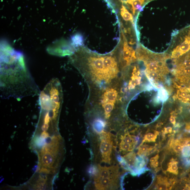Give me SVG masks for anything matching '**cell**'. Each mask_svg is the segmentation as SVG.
Listing matches in <instances>:
<instances>
[{
    "mask_svg": "<svg viewBox=\"0 0 190 190\" xmlns=\"http://www.w3.org/2000/svg\"><path fill=\"white\" fill-rule=\"evenodd\" d=\"M78 70L88 86L89 91L107 87H121L123 71L113 51L105 54L89 51L79 62Z\"/></svg>",
    "mask_w": 190,
    "mask_h": 190,
    "instance_id": "obj_1",
    "label": "cell"
},
{
    "mask_svg": "<svg viewBox=\"0 0 190 190\" xmlns=\"http://www.w3.org/2000/svg\"><path fill=\"white\" fill-rule=\"evenodd\" d=\"M1 55L2 97L19 99L39 95V89L26 67L23 56L13 51L2 52Z\"/></svg>",
    "mask_w": 190,
    "mask_h": 190,
    "instance_id": "obj_2",
    "label": "cell"
},
{
    "mask_svg": "<svg viewBox=\"0 0 190 190\" xmlns=\"http://www.w3.org/2000/svg\"><path fill=\"white\" fill-rule=\"evenodd\" d=\"M99 135L101 140L100 150L102 162L110 164L113 147L111 134L104 131Z\"/></svg>",
    "mask_w": 190,
    "mask_h": 190,
    "instance_id": "obj_3",
    "label": "cell"
},
{
    "mask_svg": "<svg viewBox=\"0 0 190 190\" xmlns=\"http://www.w3.org/2000/svg\"><path fill=\"white\" fill-rule=\"evenodd\" d=\"M118 178L94 177L95 187L98 190H114L118 188Z\"/></svg>",
    "mask_w": 190,
    "mask_h": 190,
    "instance_id": "obj_4",
    "label": "cell"
},
{
    "mask_svg": "<svg viewBox=\"0 0 190 190\" xmlns=\"http://www.w3.org/2000/svg\"><path fill=\"white\" fill-rule=\"evenodd\" d=\"M98 173L94 176L96 178H118L120 176L119 173V167L118 165H112L110 167H102L98 165Z\"/></svg>",
    "mask_w": 190,
    "mask_h": 190,
    "instance_id": "obj_5",
    "label": "cell"
},
{
    "mask_svg": "<svg viewBox=\"0 0 190 190\" xmlns=\"http://www.w3.org/2000/svg\"><path fill=\"white\" fill-rule=\"evenodd\" d=\"M39 156L40 163L42 165L43 167L50 169L54 168L53 167V165L55 161V157L51 153L48 152Z\"/></svg>",
    "mask_w": 190,
    "mask_h": 190,
    "instance_id": "obj_6",
    "label": "cell"
},
{
    "mask_svg": "<svg viewBox=\"0 0 190 190\" xmlns=\"http://www.w3.org/2000/svg\"><path fill=\"white\" fill-rule=\"evenodd\" d=\"M107 123L105 121L100 118H94L92 123V126L94 131L98 134L104 131Z\"/></svg>",
    "mask_w": 190,
    "mask_h": 190,
    "instance_id": "obj_7",
    "label": "cell"
},
{
    "mask_svg": "<svg viewBox=\"0 0 190 190\" xmlns=\"http://www.w3.org/2000/svg\"><path fill=\"white\" fill-rule=\"evenodd\" d=\"M123 158L131 169L130 171L132 172V169L134 167L137 158L134 152H130L125 155Z\"/></svg>",
    "mask_w": 190,
    "mask_h": 190,
    "instance_id": "obj_8",
    "label": "cell"
},
{
    "mask_svg": "<svg viewBox=\"0 0 190 190\" xmlns=\"http://www.w3.org/2000/svg\"><path fill=\"white\" fill-rule=\"evenodd\" d=\"M177 164L178 162L172 159L171 161L169 163L167 171L170 173L177 175L178 174Z\"/></svg>",
    "mask_w": 190,
    "mask_h": 190,
    "instance_id": "obj_9",
    "label": "cell"
},
{
    "mask_svg": "<svg viewBox=\"0 0 190 190\" xmlns=\"http://www.w3.org/2000/svg\"><path fill=\"white\" fill-rule=\"evenodd\" d=\"M153 149L152 147L147 145L141 144L139 147L138 155L139 156H142L146 155V154L149 153Z\"/></svg>",
    "mask_w": 190,
    "mask_h": 190,
    "instance_id": "obj_10",
    "label": "cell"
},
{
    "mask_svg": "<svg viewBox=\"0 0 190 190\" xmlns=\"http://www.w3.org/2000/svg\"><path fill=\"white\" fill-rule=\"evenodd\" d=\"M121 140L125 142L131 144L135 146L137 141L134 136L130 135L129 133H126L124 136H121Z\"/></svg>",
    "mask_w": 190,
    "mask_h": 190,
    "instance_id": "obj_11",
    "label": "cell"
},
{
    "mask_svg": "<svg viewBox=\"0 0 190 190\" xmlns=\"http://www.w3.org/2000/svg\"><path fill=\"white\" fill-rule=\"evenodd\" d=\"M135 146L133 145L127 143L121 140L120 144V151H131L134 148Z\"/></svg>",
    "mask_w": 190,
    "mask_h": 190,
    "instance_id": "obj_12",
    "label": "cell"
},
{
    "mask_svg": "<svg viewBox=\"0 0 190 190\" xmlns=\"http://www.w3.org/2000/svg\"><path fill=\"white\" fill-rule=\"evenodd\" d=\"M158 132L155 131L154 133H149L145 135L142 144L144 142H155L157 138V135Z\"/></svg>",
    "mask_w": 190,
    "mask_h": 190,
    "instance_id": "obj_13",
    "label": "cell"
},
{
    "mask_svg": "<svg viewBox=\"0 0 190 190\" xmlns=\"http://www.w3.org/2000/svg\"><path fill=\"white\" fill-rule=\"evenodd\" d=\"M168 186L167 181L165 179L160 178L158 183V187L157 188L159 190L167 189Z\"/></svg>",
    "mask_w": 190,
    "mask_h": 190,
    "instance_id": "obj_14",
    "label": "cell"
},
{
    "mask_svg": "<svg viewBox=\"0 0 190 190\" xmlns=\"http://www.w3.org/2000/svg\"><path fill=\"white\" fill-rule=\"evenodd\" d=\"M88 172L90 176H95L98 173V168L96 165H91L89 167Z\"/></svg>",
    "mask_w": 190,
    "mask_h": 190,
    "instance_id": "obj_15",
    "label": "cell"
},
{
    "mask_svg": "<svg viewBox=\"0 0 190 190\" xmlns=\"http://www.w3.org/2000/svg\"><path fill=\"white\" fill-rule=\"evenodd\" d=\"M183 156L187 158L190 157V147L185 145L183 146L182 150Z\"/></svg>",
    "mask_w": 190,
    "mask_h": 190,
    "instance_id": "obj_16",
    "label": "cell"
},
{
    "mask_svg": "<svg viewBox=\"0 0 190 190\" xmlns=\"http://www.w3.org/2000/svg\"><path fill=\"white\" fill-rule=\"evenodd\" d=\"M46 139L40 137V138L36 139L35 141V144L38 147L43 146L47 142Z\"/></svg>",
    "mask_w": 190,
    "mask_h": 190,
    "instance_id": "obj_17",
    "label": "cell"
},
{
    "mask_svg": "<svg viewBox=\"0 0 190 190\" xmlns=\"http://www.w3.org/2000/svg\"><path fill=\"white\" fill-rule=\"evenodd\" d=\"M172 145V148L175 152L178 153L182 151L183 147L178 143L176 141H175Z\"/></svg>",
    "mask_w": 190,
    "mask_h": 190,
    "instance_id": "obj_18",
    "label": "cell"
},
{
    "mask_svg": "<svg viewBox=\"0 0 190 190\" xmlns=\"http://www.w3.org/2000/svg\"><path fill=\"white\" fill-rule=\"evenodd\" d=\"M35 187L37 190H46L47 187L46 182H37Z\"/></svg>",
    "mask_w": 190,
    "mask_h": 190,
    "instance_id": "obj_19",
    "label": "cell"
},
{
    "mask_svg": "<svg viewBox=\"0 0 190 190\" xmlns=\"http://www.w3.org/2000/svg\"><path fill=\"white\" fill-rule=\"evenodd\" d=\"M188 138H182L179 139H177L176 141L180 145L182 146H185L186 145L187 141Z\"/></svg>",
    "mask_w": 190,
    "mask_h": 190,
    "instance_id": "obj_20",
    "label": "cell"
},
{
    "mask_svg": "<svg viewBox=\"0 0 190 190\" xmlns=\"http://www.w3.org/2000/svg\"><path fill=\"white\" fill-rule=\"evenodd\" d=\"M39 173L47 174H52L51 170H49V169L43 167L40 169Z\"/></svg>",
    "mask_w": 190,
    "mask_h": 190,
    "instance_id": "obj_21",
    "label": "cell"
},
{
    "mask_svg": "<svg viewBox=\"0 0 190 190\" xmlns=\"http://www.w3.org/2000/svg\"><path fill=\"white\" fill-rule=\"evenodd\" d=\"M159 158V154H157L155 156H154L152 158H151L150 159V163L151 165H152L157 161H158V160Z\"/></svg>",
    "mask_w": 190,
    "mask_h": 190,
    "instance_id": "obj_22",
    "label": "cell"
},
{
    "mask_svg": "<svg viewBox=\"0 0 190 190\" xmlns=\"http://www.w3.org/2000/svg\"><path fill=\"white\" fill-rule=\"evenodd\" d=\"M50 126L49 124H43L41 126V130L43 131H46L48 130Z\"/></svg>",
    "mask_w": 190,
    "mask_h": 190,
    "instance_id": "obj_23",
    "label": "cell"
},
{
    "mask_svg": "<svg viewBox=\"0 0 190 190\" xmlns=\"http://www.w3.org/2000/svg\"><path fill=\"white\" fill-rule=\"evenodd\" d=\"M41 137L46 139L50 137L49 133L46 131H43L41 133Z\"/></svg>",
    "mask_w": 190,
    "mask_h": 190,
    "instance_id": "obj_24",
    "label": "cell"
},
{
    "mask_svg": "<svg viewBox=\"0 0 190 190\" xmlns=\"http://www.w3.org/2000/svg\"><path fill=\"white\" fill-rule=\"evenodd\" d=\"M184 164L186 167H190V159H186L184 160Z\"/></svg>",
    "mask_w": 190,
    "mask_h": 190,
    "instance_id": "obj_25",
    "label": "cell"
},
{
    "mask_svg": "<svg viewBox=\"0 0 190 190\" xmlns=\"http://www.w3.org/2000/svg\"><path fill=\"white\" fill-rule=\"evenodd\" d=\"M172 131V129L171 127H168L165 129L164 132L166 134L168 133H171Z\"/></svg>",
    "mask_w": 190,
    "mask_h": 190,
    "instance_id": "obj_26",
    "label": "cell"
},
{
    "mask_svg": "<svg viewBox=\"0 0 190 190\" xmlns=\"http://www.w3.org/2000/svg\"><path fill=\"white\" fill-rule=\"evenodd\" d=\"M170 122L173 125H175L176 123V119L173 116H171L170 119Z\"/></svg>",
    "mask_w": 190,
    "mask_h": 190,
    "instance_id": "obj_27",
    "label": "cell"
},
{
    "mask_svg": "<svg viewBox=\"0 0 190 190\" xmlns=\"http://www.w3.org/2000/svg\"><path fill=\"white\" fill-rule=\"evenodd\" d=\"M159 165V162L158 161H157L155 163H154L153 165H152V166L154 168H156Z\"/></svg>",
    "mask_w": 190,
    "mask_h": 190,
    "instance_id": "obj_28",
    "label": "cell"
}]
</instances>
